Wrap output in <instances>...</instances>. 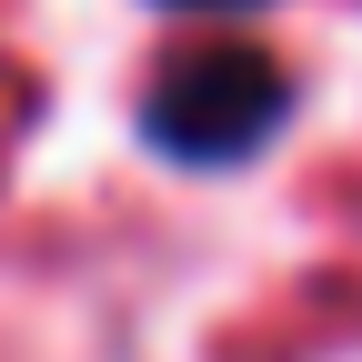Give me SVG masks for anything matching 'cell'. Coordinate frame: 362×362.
Here are the masks:
<instances>
[{
	"label": "cell",
	"instance_id": "2",
	"mask_svg": "<svg viewBox=\"0 0 362 362\" xmlns=\"http://www.w3.org/2000/svg\"><path fill=\"white\" fill-rule=\"evenodd\" d=\"M161 11H181V21H242V11H262V0H161Z\"/></svg>",
	"mask_w": 362,
	"mask_h": 362
},
{
	"label": "cell",
	"instance_id": "1",
	"mask_svg": "<svg viewBox=\"0 0 362 362\" xmlns=\"http://www.w3.org/2000/svg\"><path fill=\"white\" fill-rule=\"evenodd\" d=\"M292 111V71L242 30H211V40H181V51L151 71L141 90V131L161 161H192V171H232L252 161Z\"/></svg>",
	"mask_w": 362,
	"mask_h": 362
}]
</instances>
